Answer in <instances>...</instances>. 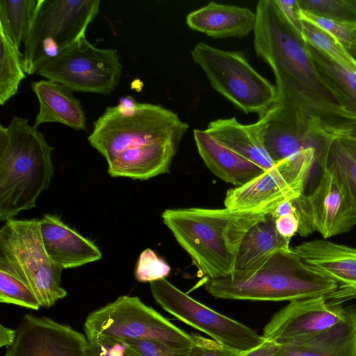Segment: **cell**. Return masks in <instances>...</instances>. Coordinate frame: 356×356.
I'll return each instance as SVG.
<instances>
[{
    "label": "cell",
    "mask_w": 356,
    "mask_h": 356,
    "mask_svg": "<svg viewBox=\"0 0 356 356\" xmlns=\"http://www.w3.org/2000/svg\"><path fill=\"white\" fill-rule=\"evenodd\" d=\"M188 125L171 110L140 103L131 110L108 106L88 140L113 177L147 180L169 172Z\"/></svg>",
    "instance_id": "cell-1"
},
{
    "label": "cell",
    "mask_w": 356,
    "mask_h": 356,
    "mask_svg": "<svg viewBox=\"0 0 356 356\" xmlns=\"http://www.w3.org/2000/svg\"><path fill=\"white\" fill-rule=\"evenodd\" d=\"M266 214L191 207L166 209L161 217L201 275L210 280L232 275L242 239Z\"/></svg>",
    "instance_id": "cell-2"
},
{
    "label": "cell",
    "mask_w": 356,
    "mask_h": 356,
    "mask_svg": "<svg viewBox=\"0 0 356 356\" xmlns=\"http://www.w3.org/2000/svg\"><path fill=\"white\" fill-rule=\"evenodd\" d=\"M53 147L27 118L15 116L0 126V220L35 207L54 175Z\"/></svg>",
    "instance_id": "cell-3"
},
{
    "label": "cell",
    "mask_w": 356,
    "mask_h": 356,
    "mask_svg": "<svg viewBox=\"0 0 356 356\" xmlns=\"http://www.w3.org/2000/svg\"><path fill=\"white\" fill-rule=\"evenodd\" d=\"M203 284L216 298L290 302L326 297L338 287L336 282L307 266L291 248L278 252L243 277L207 279Z\"/></svg>",
    "instance_id": "cell-4"
},
{
    "label": "cell",
    "mask_w": 356,
    "mask_h": 356,
    "mask_svg": "<svg viewBox=\"0 0 356 356\" xmlns=\"http://www.w3.org/2000/svg\"><path fill=\"white\" fill-rule=\"evenodd\" d=\"M255 13L254 49L270 67L275 79L295 83L337 104L321 81L305 42L289 24L276 0L259 1Z\"/></svg>",
    "instance_id": "cell-5"
},
{
    "label": "cell",
    "mask_w": 356,
    "mask_h": 356,
    "mask_svg": "<svg viewBox=\"0 0 356 356\" xmlns=\"http://www.w3.org/2000/svg\"><path fill=\"white\" fill-rule=\"evenodd\" d=\"M0 269L12 273L34 293L41 307L50 308L67 296L61 286L63 270L48 256L38 219H10L0 229Z\"/></svg>",
    "instance_id": "cell-6"
},
{
    "label": "cell",
    "mask_w": 356,
    "mask_h": 356,
    "mask_svg": "<svg viewBox=\"0 0 356 356\" xmlns=\"http://www.w3.org/2000/svg\"><path fill=\"white\" fill-rule=\"evenodd\" d=\"M99 7V0H38L24 42L25 73H36L47 60L86 36Z\"/></svg>",
    "instance_id": "cell-7"
},
{
    "label": "cell",
    "mask_w": 356,
    "mask_h": 356,
    "mask_svg": "<svg viewBox=\"0 0 356 356\" xmlns=\"http://www.w3.org/2000/svg\"><path fill=\"white\" fill-rule=\"evenodd\" d=\"M191 58L211 86L245 113L264 116L277 101V90L240 51H225L198 42Z\"/></svg>",
    "instance_id": "cell-8"
},
{
    "label": "cell",
    "mask_w": 356,
    "mask_h": 356,
    "mask_svg": "<svg viewBox=\"0 0 356 356\" xmlns=\"http://www.w3.org/2000/svg\"><path fill=\"white\" fill-rule=\"evenodd\" d=\"M83 330L88 338L105 336L122 340L148 339L176 348H189L193 334L181 330L138 297L122 296L89 314Z\"/></svg>",
    "instance_id": "cell-9"
},
{
    "label": "cell",
    "mask_w": 356,
    "mask_h": 356,
    "mask_svg": "<svg viewBox=\"0 0 356 356\" xmlns=\"http://www.w3.org/2000/svg\"><path fill=\"white\" fill-rule=\"evenodd\" d=\"M122 65L117 49L98 48L86 36L44 63L36 72L72 91L108 95L118 85Z\"/></svg>",
    "instance_id": "cell-10"
},
{
    "label": "cell",
    "mask_w": 356,
    "mask_h": 356,
    "mask_svg": "<svg viewBox=\"0 0 356 356\" xmlns=\"http://www.w3.org/2000/svg\"><path fill=\"white\" fill-rule=\"evenodd\" d=\"M313 157L285 159L247 184L229 189L225 207L234 212L269 213L286 200L303 194L313 168Z\"/></svg>",
    "instance_id": "cell-11"
},
{
    "label": "cell",
    "mask_w": 356,
    "mask_h": 356,
    "mask_svg": "<svg viewBox=\"0 0 356 356\" xmlns=\"http://www.w3.org/2000/svg\"><path fill=\"white\" fill-rule=\"evenodd\" d=\"M149 286L153 298L164 310L233 350L245 353L266 341L249 327L190 297L166 279L152 282Z\"/></svg>",
    "instance_id": "cell-12"
},
{
    "label": "cell",
    "mask_w": 356,
    "mask_h": 356,
    "mask_svg": "<svg viewBox=\"0 0 356 356\" xmlns=\"http://www.w3.org/2000/svg\"><path fill=\"white\" fill-rule=\"evenodd\" d=\"M296 201L302 226L324 238L348 232L356 225V204L346 179L329 159L312 192Z\"/></svg>",
    "instance_id": "cell-13"
},
{
    "label": "cell",
    "mask_w": 356,
    "mask_h": 356,
    "mask_svg": "<svg viewBox=\"0 0 356 356\" xmlns=\"http://www.w3.org/2000/svg\"><path fill=\"white\" fill-rule=\"evenodd\" d=\"M346 307L318 296L291 301L273 315L262 337L280 346L301 341L338 323L346 316Z\"/></svg>",
    "instance_id": "cell-14"
},
{
    "label": "cell",
    "mask_w": 356,
    "mask_h": 356,
    "mask_svg": "<svg viewBox=\"0 0 356 356\" xmlns=\"http://www.w3.org/2000/svg\"><path fill=\"white\" fill-rule=\"evenodd\" d=\"M5 356H92L86 334L45 316H23Z\"/></svg>",
    "instance_id": "cell-15"
},
{
    "label": "cell",
    "mask_w": 356,
    "mask_h": 356,
    "mask_svg": "<svg viewBox=\"0 0 356 356\" xmlns=\"http://www.w3.org/2000/svg\"><path fill=\"white\" fill-rule=\"evenodd\" d=\"M292 250L311 269L337 283V289L325 297L328 300L341 304L356 298V248L317 239Z\"/></svg>",
    "instance_id": "cell-16"
},
{
    "label": "cell",
    "mask_w": 356,
    "mask_h": 356,
    "mask_svg": "<svg viewBox=\"0 0 356 356\" xmlns=\"http://www.w3.org/2000/svg\"><path fill=\"white\" fill-rule=\"evenodd\" d=\"M39 220L44 248L49 258L63 269L79 267L102 259L101 250L93 242L58 216L45 214Z\"/></svg>",
    "instance_id": "cell-17"
},
{
    "label": "cell",
    "mask_w": 356,
    "mask_h": 356,
    "mask_svg": "<svg viewBox=\"0 0 356 356\" xmlns=\"http://www.w3.org/2000/svg\"><path fill=\"white\" fill-rule=\"evenodd\" d=\"M291 238L282 236L277 230L275 218L266 213L246 232L239 246L232 279L243 277L262 266L278 252L290 249Z\"/></svg>",
    "instance_id": "cell-18"
},
{
    "label": "cell",
    "mask_w": 356,
    "mask_h": 356,
    "mask_svg": "<svg viewBox=\"0 0 356 356\" xmlns=\"http://www.w3.org/2000/svg\"><path fill=\"white\" fill-rule=\"evenodd\" d=\"M346 309L342 321L307 339L280 346L274 356H356V306Z\"/></svg>",
    "instance_id": "cell-19"
},
{
    "label": "cell",
    "mask_w": 356,
    "mask_h": 356,
    "mask_svg": "<svg viewBox=\"0 0 356 356\" xmlns=\"http://www.w3.org/2000/svg\"><path fill=\"white\" fill-rule=\"evenodd\" d=\"M186 24L213 38H243L254 31L256 13L249 8L211 1L192 11Z\"/></svg>",
    "instance_id": "cell-20"
},
{
    "label": "cell",
    "mask_w": 356,
    "mask_h": 356,
    "mask_svg": "<svg viewBox=\"0 0 356 356\" xmlns=\"http://www.w3.org/2000/svg\"><path fill=\"white\" fill-rule=\"evenodd\" d=\"M31 89L39 103L35 127L44 123L57 122L76 131L86 129L83 108L71 89L49 79L32 82Z\"/></svg>",
    "instance_id": "cell-21"
},
{
    "label": "cell",
    "mask_w": 356,
    "mask_h": 356,
    "mask_svg": "<svg viewBox=\"0 0 356 356\" xmlns=\"http://www.w3.org/2000/svg\"><path fill=\"white\" fill-rule=\"evenodd\" d=\"M200 156L209 170L222 181L241 186L265 170L216 140L205 130L194 129Z\"/></svg>",
    "instance_id": "cell-22"
},
{
    "label": "cell",
    "mask_w": 356,
    "mask_h": 356,
    "mask_svg": "<svg viewBox=\"0 0 356 356\" xmlns=\"http://www.w3.org/2000/svg\"><path fill=\"white\" fill-rule=\"evenodd\" d=\"M205 131L221 144L264 170L275 165L255 124H243L235 118L211 122Z\"/></svg>",
    "instance_id": "cell-23"
},
{
    "label": "cell",
    "mask_w": 356,
    "mask_h": 356,
    "mask_svg": "<svg viewBox=\"0 0 356 356\" xmlns=\"http://www.w3.org/2000/svg\"><path fill=\"white\" fill-rule=\"evenodd\" d=\"M305 46L321 81L345 115L356 123V71L340 65L309 44Z\"/></svg>",
    "instance_id": "cell-24"
},
{
    "label": "cell",
    "mask_w": 356,
    "mask_h": 356,
    "mask_svg": "<svg viewBox=\"0 0 356 356\" xmlns=\"http://www.w3.org/2000/svg\"><path fill=\"white\" fill-rule=\"evenodd\" d=\"M38 0H1L0 29L17 48L24 42Z\"/></svg>",
    "instance_id": "cell-25"
},
{
    "label": "cell",
    "mask_w": 356,
    "mask_h": 356,
    "mask_svg": "<svg viewBox=\"0 0 356 356\" xmlns=\"http://www.w3.org/2000/svg\"><path fill=\"white\" fill-rule=\"evenodd\" d=\"M23 54L0 29V104L3 105L18 91L26 77Z\"/></svg>",
    "instance_id": "cell-26"
},
{
    "label": "cell",
    "mask_w": 356,
    "mask_h": 356,
    "mask_svg": "<svg viewBox=\"0 0 356 356\" xmlns=\"http://www.w3.org/2000/svg\"><path fill=\"white\" fill-rule=\"evenodd\" d=\"M302 40L323 52L340 65L356 71V60L349 51L332 35L305 20H301Z\"/></svg>",
    "instance_id": "cell-27"
},
{
    "label": "cell",
    "mask_w": 356,
    "mask_h": 356,
    "mask_svg": "<svg viewBox=\"0 0 356 356\" xmlns=\"http://www.w3.org/2000/svg\"><path fill=\"white\" fill-rule=\"evenodd\" d=\"M299 8L316 15L356 24V0H297Z\"/></svg>",
    "instance_id": "cell-28"
},
{
    "label": "cell",
    "mask_w": 356,
    "mask_h": 356,
    "mask_svg": "<svg viewBox=\"0 0 356 356\" xmlns=\"http://www.w3.org/2000/svg\"><path fill=\"white\" fill-rule=\"evenodd\" d=\"M0 302L38 310L41 305L32 291L12 273L0 269Z\"/></svg>",
    "instance_id": "cell-29"
},
{
    "label": "cell",
    "mask_w": 356,
    "mask_h": 356,
    "mask_svg": "<svg viewBox=\"0 0 356 356\" xmlns=\"http://www.w3.org/2000/svg\"><path fill=\"white\" fill-rule=\"evenodd\" d=\"M298 16L300 20L309 22L330 33L346 49L356 45V24L316 15L300 9L299 6Z\"/></svg>",
    "instance_id": "cell-30"
},
{
    "label": "cell",
    "mask_w": 356,
    "mask_h": 356,
    "mask_svg": "<svg viewBox=\"0 0 356 356\" xmlns=\"http://www.w3.org/2000/svg\"><path fill=\"white\" fill-rule=\"evenodd\" d=\"M170 267L150 248L140 254L135 269V277L140 282H152L165 279L170 273Z\"/></svg>",
    "instance_id": "cell-31"
},
{
    "label": "cell",
    "mask_w": 356,
    "mask_h": 356,
    "mask_svg": "<svg viewBox=\"0 0 356 356\" xmlns=\"http://www.w3.org/2000/svg\"><path fill=\"white\" fill-rule=\"evenodd\" d=\"M328 159L333 161L343 174L356 204V161L347 152L339 139L334 140L332 143Z\"/></svg>",
    "instance_id": "cell-32"
},
{
    "label": "cell",
    "mask_w": 356,
    "mask_h": 356,
    "mask_svg": "<svg viewBox=\"0 0 356 356\" xmlns=\"http://www.w3.org/2000/svg\"><path fill=\"white\" fill-rule=\"evenodd\" d=\"M88 341L92 356H140L122 339L97 336Z\"/></svg>",
    "instance_id": "cell-33"
},
{
    "label": "cell",
    "mask_w": 356,
    "mask_h": 356,
    "mask_svg": "<svg viewBox=\"0 0 356 356\" xmlns=\"http://www.w3.org/2000/svg\"><path fill=\"white\" fill-rule=\"evenodd\" d=\"M140 356H187L189 348H176L148 339L124 340Z\"/></svg>",
    "instance_id": "cell-34"
},
{
    "label": "cell",
    "mask_w": 356,
    "mask_h": 356,
    "mask_svg": "<svg viewBox=\"0 0 356 356\" xmlns=\"http://www.w3.org/2000/svg\"><path fill=\"white\" fill-rule=\"evenodd\" d=\"M192 334L195 343L189 348L187 356H241L243 354L233 350L213 339L196 334Z\"/></svg>",
    "instance_id": "cell-35"
},
{
    "label": "cell",
    "mask_w": 356,
    "mask_h": 356,
    "mask_svg": "<svg viewBox=\"0 0 356 356\" xmlns=\"http://www.w3.org/2000/svg\"><path fill=\"white\" fill-rule=\"evenodd\" d=\"M276 1L289 24L293 27L295 31L302 37V23L298 16V5L297 0H276Z\"/></svg>",
    "instance_id": "cell-36"
},
{
    "label": "cell",
    "mask_w": 356,
    "mask_h": 356,
    "mask_svg": "<svg viewBox=\"0 0 356 356\" xmlns=\"http://www.w3.org/2000/svg\"><path fill=\"white\" fill-rule=\"evenodd\" d=\"M275 226L277 232L285 238H291L298 234L299 223L293 207L291 212L275 218Z\"/></svg>",
    "instance_id": "cell-37"
},
{
    "label": "cell",
    "mask_w": 356,
    "mask_h": 356,
    "mask_svg": "<svg viewBox=\"0 0 356 356\" xmlns=\"http://www.w3.org/2000/svg\"><path fill=\"white\" fill-rule=\"evenodd\" d=\"M280 349V345L266 340L259 346L243 353L241 356H274Z\"/></svg>",
    "instance_id": "cell-38"
},
{
    "label": "cell",
    "mask_w": 356,
    "mask_h": 356,
    "mask_svg": "<svg viewBox=\"0 0 356 356\" xmlns=\"http://www.w3.org/2000/svg\"><path fill=\"white\" fill-rule=\"evenodd\" d=\"M16 337V330H13L1 325L0 326V346L8 348L14 341Z\"/></svg>",
    "instance_id": "cell-39"
},
{
    "label": "cell",
    "mask_w": 356,
    "mask_h": 356,
    "mask_svg": "<svg viewBox=\"0 0 356 356\" xmlns=\"http://www.w3.org/2000/svg\"><path fill=\"white\" fill-rule=\"evenodd\" d=\"M339 140L347 152L356 161V142L347 138H339Z\"/></svg>",
    "instance_id": "cell-40"
},
{
    "label": "cell",
    "mask_w": 356,
    "mask_h": 356,
    "mask_svg": "<svg viewBox=\"0 0 356 356\" xmlns=\"http://www.w3.org/2000/svg\"><path fill=\"white\" fill-rule=\"evenodd\" d=\"M342 138H347L356 142V124L350 129L346 136Z\"/></svg>",
    "instance_id": "cell-41"
},
{
    "label": "cell",
    "mask_w": 356,
    "mask_h": 356,
    "mask_svg": "<svg viewBox=\"0 0 356 356\" xmlns=\"http://www.w3.org/2000/svg\"><path fill=\"white\" fill-rule=\"evenodd\" d=\"M349 53L351 54V56L354 58V59L356 60V45L353 46L350 49H347Z\"/></svg>",
    "instance_id": "cell-42"
}]
</instances>
